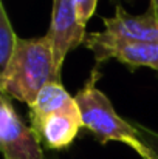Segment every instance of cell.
Here are the masks:
<instances>
[{
	"label": "cell",
	"mask_w": 158,
	"mask_h": 159,
	"mask_svg": "<svg viewBox=\"0 0 158 159\" xmlns=\"http://www.w3.org/2000/svg\"><path fill=\"white\" fill-rule=\"evenodd\" d=\"M85 28L78 23L74 0H53V11L47 37L54 50V65L62 74V65L67 54L78 48L85 40Z\"/></svg>",
	"instance_id": "5"
},
{
	"label": "cell",
	"mask_w": 158,
	"mask_h": 159,
	"mask_svg": "<svg viewBox=\"0 0 158 159\" xmlns=\"http://www.w3.org/2000/svg\"><path fill=\"white\" fill-rule=\"evenodd\" d=\"M85 48L95 56V66H101L105 60L116 59L129 68H151L158 71V42L152 43H108L98 40L87 33L84 40Z\"/></svg>",
	"instance_id": "6"
},
{
	"label": "cell",
	"mask_w": 158,
	"mask_h": 159,
	"mask_svg": "<svg viewBox=\"0 0 158 159\" xmlns=\"http://www.w3.org/2000/svg\"><path fill=\"white\" fill-rule=\"evenodd\" d=\"M19 39L20 37H17L12 28V22L8 16L5 3L3 0H0V73L8 66L19 43Z\"/></svg>",
	"instance_id": "9"
},
{
	"label": "cell",
	"mask_w": 158,
	"mask_h": 159,
	"mask_svg": "<svg viewBox=\"0 0 158 159\" xmlns=\"http://www.w3.org/2000/svg\"><path fill=\"white\" fill-rule=\"evenodd\" d=\"M30 120L41 142H44L50 150H64L70 147L79 130L84 128L81 110L54 111L47 114L30 113Z\"/></svg>",
	"instance_id": "7"
},
{
	"label": "cell",
	"mask_w": 158,
	"mask_h": 159,
	"mask_svg": "<svg viewBox=\"0 0 158 159\" xmlns=\"http://www.w3.org/2000/svg\"><path fill=\"white\" fill-rule=\"evenodd\" d=\"M60 76L54 65L53 43L47 36L19 39L8 66L0 73V91L11 101L31 107L42 88L60 80Z\"/></svg>",
	"instance_id": "1"
},
{
	"label": "cell",
	"mask_w": 158,
	"mask_h": 159,
	"mask_svg": "<svg viewBox=\"0 0 158 159\" xmlns=\"http://www.w3.org/2000/svg\"><path fill=\"white\" fill-rule=\"evenodd\" d=\"M149 11L155 16V19L158 20V0H151V5H149Z\"/></svg>",
	"instance_id": "12"
},
{
	"label": "cell",
	"mask_w": 158,
	"mask_h": 159,
	"mask_svg": "<svg viewBox=\"0 0 158 159\" xmlns=\"http://www.w3.org/2000/svg\"><path fill=\"white\" fill-rule=\"evenodd\" d=\"M76 5V19L78 23L85 28L89 20L95 16L96 6H98V0H74Z\"/></svg>",
	"instance_id": "10"
},
{
	"label": "cell",
	"mask_w": 158,
	"mask_h": 159,
	"mask_svg": "<svg viewBox=\"0 0 158 159\" xmlns=\"http://www.w3.org/2000/svg\"><path fill=\"white\" fill-rule=\"evenodd\" d=\"M79 110L74 98L62 85V80H53L47 84L39 96L36 98L34 104L30 107L31 114H47L54 111H74Z\"/></svg>",
	"instance_id": "8"
},
{
	"label": "cell",
	"mask_w": 158,
	"mask_h": 159,
	"mask_svg": "<svg viewBox=\"0 0 158 159\" xmlns=\"http://www.w3.org/2000/svg\"><path fill=\"white\" fill-rule=\"evenodd\" d=\"M104 31L92 33L98 40L108 43H152L158 42V20L147 9L146 14L133 16L116 5L115 16L103 17Z\"/></svg>",
	"instance_id": "4"
},
{
	"label": "cell",
	"mask_w": 158,
	"mask_h": 159,
	"mask_svg": "<svg viewBox=\"0 0 158 159\" xmlns=\"http://www.w3.org/2000/svg\"><path fill=\"white\" fill-rule=\"evenodd\" d=\"M45 159H57V158H56V156H47Z\"/></svg>",
	"instance_id": "13"
},
{
	"label": "cell",
	"mask_w": 158,
	"mask_h": 159,
	"mask_svg": "<svg viewBox=\"0 0 158 159\" xmlns=\"http://www.w3.org/2000/svg\"><path fill=\"white\" fill-rule=\"evenodd\" d=\"M113 2H115V3H116V5H119V3H121V2H122V0H113Z\"/></svg>",
	"instance_id": "14"
},
{
	"label": "cell",
	"mask_w": 158,
	"mask_h": 159,
	"mask_svg": "<svg viewBox=\"0 0 158 159\" xmlns=\"http://www.w3.org/2000/svg\"><path fill=\"white\" fill-rule=\"evenodd\" d=\"M0 147L5 159H45L41 139L31 125H26L11 99L0 96Z\"/></svg>",
	"instance_id": "3"
},
{
	"label": "cell",
	"mask_w": 158,
	"mask_h": 159,
	"mask_svg": "<svg viewBox=\"0 0 158 159\" xmlns=\"http://www.w3.org/2000/svg\"><path fill=\"white\" fill-rule=\"evenodd\" d=\"M99 66H95L82 88L74 94V101L81 110L84 128H87L99 144L121 142L136 152L141 159H155L152 152L141 141L136 127L122 119L112 105V101L99 90Z\"/></svg>",
	"instance_id": "2"
},
{
	"label": "cell",
	"mask_w": 158,
	"mask_h": 159,
	"mask_svg": "<svg viewBox=\"0 0 158 159\" xmlns=\"http://www.w3.org/2000/svg\"><path fill=\"white\" fill-rule=\"evenodd\" d=\"M132 124L136 127V130L140 133V138L144 142V145L152 152L154 158L158 159V131L143 125V124H140V122H132Z\"/></svg>",
	"instance_id": "11"
}]
</instances>
